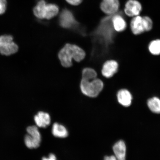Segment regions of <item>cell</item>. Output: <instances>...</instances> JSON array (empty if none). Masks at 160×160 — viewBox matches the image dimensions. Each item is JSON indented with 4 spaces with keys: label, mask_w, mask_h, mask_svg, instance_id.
<instances>
[{
    "label": "cell",
    "mask_w": 160,
    "mask_h": 160,
    "mask_svg": "<svg viewBox=\"0 0 160 160\" xmlns=\"http://www.w3.org/2000/svg\"><path fill=\"white\" fill-rule=\"evenodd\" d=\"M103 87V82L97 78L92 80L82 79L81 82V89L82 92L90 97H97Z\"/></svg>",
    "instance_id": "3"
},
{
    "label": "cell",
    "mask_w": 160,
    "mask_h": 160,
    "mask_svg": "<svg viewBox=\"0 0 160 160\" xmlns=\"http://www.w3.org/2000/svg\"><path fill=\"white\" fill-rule=\"evenodd\" d=\"M119 7L118 0H103L101 5L102 11L109 15L117 13Z\"/></svg>",
    "instance_id": "7"
},
{
    "label": "cell",
    "mask_w": 160,
    "mask_h": 160,
    "mask_svg": "<svg viewBox=\"0 0 160 160\" xmlns=\"http://www.w3.org/2000/svg\"><path fill=\"white\" fill-rule=\"evenodd\" d=\"M148 48L152 55L154 56L160 55V39H156L151 41Z\"/></svg>",
    "instance_id": "18"
},
{
    "label": "cell",
    "mask_w": 160,
    "mask_h": 160,
    "mask_svg": "<svg viewBox=\"0 0 160 160\" xmlns=\"http://www.w3.org/2000/svg\"><path fill=\"white\" fill-rule=\"evenodd\" d=\"M34 120L36 124L40 128H46L51 123V117L48 113L39 112L35 116Z\"/></svg>",
    "instance_id": "13"
},
{
    "label": "cell",
    "mask_w": 160,
    "mask_h": 160,
    "mask_svg": "<svg viewBox=\"0 0 160 160\" xmlns=\"http://www.w3.org/2000/svg\"><path fill=\"white\" fill-rule=\"evenodd\" d=\"M113 149L117 160H126V146L125 142L120 140L114 145Z\"/></svg>",
    "instance_id": "12"
},
{
    "label": "cell",
    "mask_w": 160,
    "mask_h": 160,
    "mask_svg": "<svg viewBox=\"0 0 160 160\" xmlns=\"http://www.w3.org/2000/svg\"><path fill=\"white\" fill-rule=\"evenodd\" d=\"M118 64L114 60H109L106 62L102 69V74L104 77L110 78L117 72L118 69Z\"/></svg>",
    "instance_id": "9"
},
{
    "label": "cell",
    "mask_w": 160,
    "mask_h": 160,
    "mask_svg": "<svg viewBox=\"0 0 160 160\" xmlns=\"http://www.w3.org/2000/svg\"><path fill=\"white\" fill-rule=\"evenodd\" d=\"M122 15V13H117L113 15L112 17V23L114 29L118 32L124 31L127 27V23Z\"/></svg>",
    "instance_id": "11"
},
{
    "label": "cell",
    "mask_w": 160,
    "mask_h": 160,
    "mask_svg": "<svg viewBox=\"0 0 160 160\" xmlns=\"http://www.w3.org/2000/svg\"><path fill=\"white\" fill-rule=\"evenodd\" d=\"M47 4L44 0H41L37 3L33 10L34 14L36 17L40 19H45L44 11Z\"/></svg>",
    "instance_id": "16"
},
{
    "label": "cell",
    "mask_w": 160,
    "mask_h": 160,
    "mask_svg": "<svg viewBox=\"0 0 160 160\" xmlns=\"http://www.w3.org/2000/svg\"><path fill=\"white\" fill-rule=\"evenodd\" d=\"M147 105L149 109L153 113H160V99L153 97L148 100Z\"/></svg>",
    "instance_id": "17"
},
{
    "label": "cell",
    "mask_w": 160,
    "mask_h": 160,
    "mask_svg": "<svg viewBox=\"0 0 160 160\" xmlns=\"http://www.w3.org/2000/svg\"><path fill=\"white\" fill-rule=\"evenodd\" d=\"M130 26L132 32L134 35H138L151 31L153 27V22L149 17L138 15L132 19Z\"/></svg>",
    "instance_id": "2"
},
{
    "label": "cell",
    "mask_w": 160,
    "mask_h": 160,
    "mask_svg": "<svg viewBox=\"0 0 160 160\" xmlns=\"http://www.w3.org/2000/svg\"><path fill=\"white\" fill-rule=\"evenodd\" d=\"M103 160H117L115 155L105 156Z\"/></svg>",
    "instance_id": "23"
},
{
    "label": "cell",
    "mask_w": 160,
    "mask_h": 160,
    "mask_svg": "<svg viewBox=\"0 0 160 160\" xmlns=\"http://www.w3.org/2000/svg\"><path fill=\"white\" fill-rule=\"evenodd\" d=\"M85 56L84 51L78 46L67 44L59 52L58 57L62 65L65 67H69L72 65V60L80 62Z\"/></svg>",
    "instance_id": "1"
},
{
    "label": "cell",
    "mask_w": 160,
    "mask_h": 160,
    "mask_svg": "<svg viewBox=\"0 0 160 160\" xmlns=\"http://www.w3.org/2000/svg\"><path fill=\"white\" fill-rule=\"evenodd\" d=\"M117 97L119 103L123 107H129L131 105L133 98L128 90L125 89L119 90Z\"/></svg>",
    "instance_id": "10"
},
{
    "label": "cell",
    "mask_w": 160,
    "mask_h": 160,
    "mask_svg": "<svg viewBox=\"0 0 160 160\" xmlns=\"http://www.w3.org/2000/svg\"><path fill=\"white\" fill-rule=\"evenodd\" d=\"M68 3L72 5L77 6L81 3L83 0H66Z\"/></svg>",
    "instance_id": "21"
},
{
    "label": "cell",
    "mask_w": 160,
    "mask_h": 160,
    "mask_svg": "<svg viewBox=\"0 0 160 160\" xmlns=\"http://www.w3.org/2000/svg\"><path fill=\"white\" fill-rule=\"evenodd\" d=\"M58 7L54 4H47L44 11L45 19H50L59 13Z\"/></svg>",
    "instance_id": "15"
},
{
    "label": "cell",
    "mask_w": 160,
    "mask_h": 160,
    "mask_svg": "<svg viewBox=\"0 0 160 160\" xmlns=\"http://www.w3.org/2000/svg\"><path fill=\"white\" fill-rule=\"evenodd\" d=\"M52 133L55 137L59 138H65L68 135L67 130L64 126L58 123L53 124Z\"/></svg>",
    "instance_id": "14"
},
{
    "label": "cell",
    "mask_w": 160,
    "mask_h": 160,
    "mask_svg": "<svg viewBox=\"0 0 160 160\" xmlns=\"http://www.w3.org/2000/svg\"><path fill=\"white\" fill-rule=\"evenodd\" d=\"M60 25L65 28H71L78 24L71 11L67 9L63 10L59 16Z\"/></svg>",
    "instance_id": "6"
},
{
    "label": "cell",
    "mask_w": 160,
    "mask_h": 160,
    "mask_svg": "<svg viewBox=\"0 0 160 160\" xmlns=\"http://www.w3.org/2000/svg\"><path fill=\"white\" fill-rule=\"evenodd\" d=\"M97 73L94 70L90 68H86L83 69L82 79L92 80L97 78Z\"/></svg>",
    "instance_id": "19"
},
{
    "label": "cell",
    "mask_w": 160,
    "mask_h": 160,
    "mask_svg": "<svg viewBox=\"0 0 160 160\" xmlns=\"http://www.w3.org/2000/svg\"><path fill=\"white\" fill-rule=\"evenodd\" d=\"M7 2L6 0H0V15L3 14L7 9Z\"/></svg>",
    "instance_id": "20"
},
{
    "label": "cell",
    "mask_w": 160,
    "mask_h": 160,
    "mask_svg": "<svg viewBox=\"0 0 160 160\" xmlns=\"http://www.w3.org/2000/svg\"><path fill=\"white\" fill-rule=\"evenodd\" d=\"M18 49V45L13 41V37L9 35L0 36V53L9 56L17 52Z\"/></svg>",
    "instance_id": "5"
},
{
    "label": "cell",
    "mask_w": 160,
    "mask_h": 160,
    "mask_svg": "<svg viewBox=\"0 0 160 160\" xmlns=\"http://www.w3.org/2000/svg\"><path fill=\"white\" fill-rule=\"evenodd\" d=\"M28 134L25 137V145L29 149L37 148L41 141V136L38 129L35 126H30L27 128Z\"/></svg>",
    "instance_id": "4"
},
{
    "label": "cell",
    "mask_w": 160,
    "mask_h": 160,
    "mask_svg": "<svg viewBox=\"0 0 160 160\" xmlns=\"http://www.w3.org/2000/svg\"><path fill=\"white\" fill-rule=\"evenodd\" d=\"M42 160H57L56 156L53 154L51 153L48 158L43 157Z\"/></svg>",
    "instance_id": "22"
},
{
    "label": "cell",
    "mask_w": 160,
    "mask_h": 160,
    "mask_svg": "<svg viewBox=\"0 0 160 160\" xmlns=\"http://www.w3.org/2000/svg\"><path fill=\"white\" fill-rule=\"evenodd\" d=\"M142 10V6L139 2L136 0H129L126 3L125 12L130 17L138 16Z\"/></svg>",
    "instance_id": "8"
}]
</instances>
